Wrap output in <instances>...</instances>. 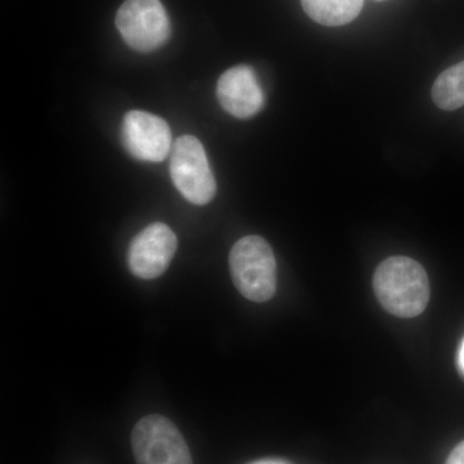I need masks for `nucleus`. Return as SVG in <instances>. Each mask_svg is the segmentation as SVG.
<instances>
[{"mask_svg": "<svg viewBox=\"0 0 464 464\" xmlns=\"http://www.w3.org/2000/svg\"><path fill=\"white\" fill-rule=\"evenodd\" d=\"M249 464H292L288 460L277 459V458H266V459L256 460Z\"/></svg>", "mask_w": 464, "mask_h": 464, "instance_id": "f8f14e48", "label": "nucleus"}, {"mask_svg": "<svg viewBox=\"0 0 464 464\" xmlns=\"http://www.w3.org/2000/svg\"><path fill=\"white\" fill-rule=\"evenodd\" d=\"M431 96L436 106L454 111L464 105V61L442 72L433 83Z\"/></svg>", "mask_w": 464, "mask_h": 464, "instance_id": "9d476101", "label": "nucleus"}, {"mask_svg": "<svg viewBox=\"0 0 464 464\" xmlns=\"http://www.w3.org/2000/svg\"><path fill=\"white\" fill-rule=\"evenodd\" d=\"M458 365H459L460 372L464 374V338L460 343L459 353H458Z\"/></svg>", "mask_w": 464, "mask_h": 464, "instance_id": "ddd939ff", "label": "nucleus"}, {"mask_svg": "<svg viewBox=\"0 0 464 464\" xmlns=\"http://www.w3.org/2000/svg\"><path fill=\"white\" fill-rule=\"evenodd\" d=\"M130 442L137 464H192L188 442L163 415L143 417L134 426Z\"/></svg>", "mask_w": 464, "mask_h": 464, "instance_id": "20e7f679", "label": "nucleus"}, {"mask_svg": "<svg viewBox=\"0 0 464 464\" xmlns=\"http://www.w3.org/2000/svg\"><path fill=\"white\" fill-rule=\"evenodd\" d=\"M169 172L177 190L195 206H206L215 198V176L197 137L182 136L173 143Z\"/></svg>", "mask_w": 464, "mask_h": 464, "instance_id": "7ed1b4c3", "label": "nucleus"}, {"mask_svg": "<svg viewBox=\"0 0 464 464\" xmlns=\"http://www.w3.org/2000/svg\"><path fill=\"white\" fill-rule=\"evenodd\" d=\"M217 99L228 114L239 119L252 118L265 105L264 91L248 65L231 67L219 76Z\"/></svg>", "mask_w": 464, "mask_h": 464, "instance_id": "6e6552de", "label": "nucleus"}, {"mask_svg": "<svg viewBox=\"0 0 464 464\" xmlns=\"http://www.w3.org/2000/svg\"><path fill=\"white\" fill-rule=\"evenodd\" d=\"M445 464H464V441L453 449Z\"/></svg>", "mask_w": 464, "mask_h": 464, "instance_id": "9b49d317", "label": "nucleus"}, {"mask_svg": "<svg viewBox=\"0 0 464 464\" xmlns=\"http://www.w3.org/2000/svg\"><path fill=\"white\" fill-rule=\"evenodd\" d=\"M177 250V237L172 228L161 222L143 228L128 249V266L134 276L157 279L166 273Z\"/></svg>", "mask_w": 464, "mask_h": 464, "instance_id": "0eeeda50", "label": "nucleus"}, {"mask_svg": "<svg viewBox=\"0 0 464 464\" xmlns=\"http://www.w3.org/2000/svg\"><path fill=\"white\" fill-rule=\"evenodd\" d=\"M375 297L391 315L411 319L420 315L429 304V276L423 266L413 258L384 259L373 277Z\"/></svg>", "mask_w": 464, "mask_h": 464, "instance_id": "f257e3e1", "label": "nucleus"}, {"mask_svg": "<svg viewBox=\"0 0 464 464\" xmlns=\"http://www.w3.org/2000/svg\"><path fill=\"white\" fill-rule=\"evenodd\" d=\"M301 3L308 17L324 26L350 24L364 5V0H301Z\"/></svg>", "mask_w": 464, "mask_h": 464, "instance_id": "1a4fd4ad", "label": "nucleus"}, {"mask_svg": "<svg viewBox=\"0 0 464 464\" xmlns=\"http://www.w3.org/2000/svg\"><path fill=\"white\" fill-rule=\"evenodd\" d=\"M116 27L139 52L158 50L170 36L169 17L160 0H125L116 14Z\"/></svg>", "mask_w": 464, "mask_h": 464, "instance_id": "39448f33", "label": "nucleus"}, {"mask_svg": "<svg viewBox=\"0 0 464 464\" xmlns=\"http://www.w3.org/2000/svg\"><path fill=\"white\" fill-rule=\"evenodd\" d=\"M121 141L133 158L159 163L172 151L169 125L160 116L146 111L127 112L121 124Z\"/></svg>", "mask_w": 464, "mask_h": 464, "instance_id": "423d86ee", "label": "nucleus"}, {"mask_svg": "<svg viewBox=\"0 0 464 464\" xmlns=\"http://www.w3.org/2000/svg\"><path fill=\"white\" fill-rule=\"evenodd\" d=\"M230 273L240 295L249 301H270L276 292V259L273 248L257 235L241 237L232 246Z\"/></svg>", "mask_w": 464, "mask_h": 464, "instance_id": "f03ea898", "label": "nucleus"}]
</instances>
